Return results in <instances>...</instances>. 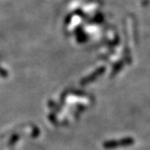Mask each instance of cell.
Returning a JSON list of instances; mask_svg holds the SVG:
<instances>
[{
  "mask_svg": "<svg viewBox=\"0 0 150 150\" xmlns=\"http://www.w3.org/2000/svg\"><path fill=\"white\" fill-rule=\"evenodd\" d=\"M134 144V139L132 138H124L121 139H112L106 141L103 144V147L106 149H113L120 147H127Z\"/></svg>",
  "mask_w": 150,
  "mask_h": 150,
  "instance_id": "obj_1",
  "label": "cell"
}]
</instances>
